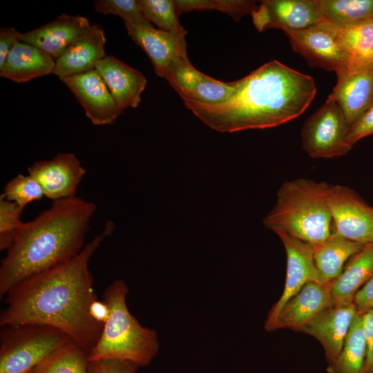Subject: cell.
<instances>
[{
  "mask_svg": "<svg viewBox=\"0 0 373 373\" xmlns=\"http://www.w3.org/2000/svg\"><path fill=\"white\" fill-rule=\"evenodd\" d=\"M115 229L107 221L103 231L86 244L72 260L30 277L4 296L6 307L0 325L39 324L64 333L88 354L97 343L103 325L90 314L97 300L90 260L104 238Z\"/></svg>",
  "mask_w": 373,
  "mask_h": 373,
  "instance_id": "obj_1",
  "label": "cell"
},
{
  "mask_svg": "<svg viewBox=\"0 0 373 373\" xmlns=\"http://www.w3.org/2000/svg\"><path fill=\"white\" fill-rule=\"evenodd\" d=\"M231 99L218 105L184 102L210 128L222 133L279 126L299 117L316 93L314 79L277 60L236 81Z\"/></svg>",
  "mask_w": 373,
  "mask_h": 373,
  "instance_id": "obj_2",
  "label": "cell"
},
{
  "mask_svg": "<svg viewBox=\"0 0 373 373\" xmlns=\"http://www.w3.org/2000/svg\"><path fill=\"white\" fill-rule=\"evenodd\" d=\"M97 207L74 197L52 201L21 224L0 267V298L21 282L74 258L84 247Z\"/></svg>",
  "mask_w": 373,
  "mask_h": 373,
  "instance_id": "obj_3",
  "label": "cell"
},
{
  "mask_svg": "<svg viewBox=\"0 0 373 373\" xmlns=\"http://www.w3.org/2000/svg\"><path fill=\"white\" fill-rule=\"evenodd\" d=\"M329 186L306 178L285 182L277 192L275 205L264 219L265 226L312 245L325 240L333 231L327 202Z\"/></svg>",
  "mask_w": 373,
  "mask_h": 373,
  "instance_id": "obj_4",
  "label": "cell"
},
{
  "mask_svg": "<svg viewBox=\"0 0 373 373\" xmlns=\"http://www.w3.org/2000/svg\"><path fill=\"white\" fill-rule=\"evenodd\" d=\"M128 289L122 280L105 289L103 301L109 309L100 336L88 354V361L120 359L137 365H148L157 355L159 342L155 330L144 327L129 312L126 305Z\"/></svg>",
  "mask_w": 373,
  "mask_h": 373,
  "instance_id": "obj_5",
  "label": "cell"
},
{
  "mask_svg": "<svg viewBox=\"0 0 373 373\" xmlns=\"http://www.w3.org/2000/svg\"><path fill=\"white\" fill-rule=\"evenodd\" d=\"M68 341L71 340L60 330L44 325L2 326L0 373H28Z\"/></svg>",
  "mask_w": 373,
  "mask_h": 373,
  "instance_id": "obj_6",
  "label": "cell"
},
{
  "mask_svg": "<svg viewBox=\"0 0 373 373\" xmlns=\"http://www.w3.org/2000/svg\"><path fill=\"white\" fill-rule=\"evenodd\" d=\"M350 125L339 105L332 98L305 122L302 147L313 158L343 156L352 148L348 141Z\"/></svg>",
  "mask_w": 373,
  "mask_h": 373,
  "instance_id": "obj_7",
  "label": "cell"
},
{
  "mask_svg": "<svg viewBox=\"0 0 373 373\" xmlns=\"http://www.w3.org/2000/svg\"><path fill=\"white\" fill-rule=\"evenodd\" d=\"M340 27L325 19L302 30L285 32L292 49L313 67L336 74L345 69L349 57L342 48Z\"/></svg>",
  "mask_w": 373,
  "mask_h": 373,
  "instance_id": "obj_8",
  "label": "cell"
},
{
  "mask_svg": "<svg viewBox=\"0 0 373 373\" xmlns=\"http://www.w3.org/2000/svg\"><path fill=\"white\" fill-rule=\"evenodd\" d=\"M327 202L332 232L364 245L373 242V207L350 187L338 184H329Z\"/></svg>",
  "mask_w": 373,
  "mask_h": 373,
  "instance_id": "obj_9",
  "label": "cell"
},
{
  "mask_svg": "<svg viewBox=\"0 0 373 373\" xmlns=\"http://www.w3.org/2000/svg\"><path fill=\"white\" fill-rule=\"evenodd\" d=\"M184 102L218 105L228 102L236 88V81L224 82L195 68L188 57L173 63L164 77Z\"/></svg>",
  "mask_w": 373,
  "mask_h": 373,
  "instance_id": "obj_10",
  "label": "cell"
},
{
  "mask_svg": "<svg viewBox=\"0 0 373 373\" xmlns=\"http://www.w3.org/2000/svg\"><path fill=\"white\" fill-rule=\"evenodd\" d=\"M287 255L285 288L279 300L269 311L265 323L266 331H272L275 321L285 303L309 282H321L314 259V245L283 231L276 232Z\"/></svg>",
  "mask_w": 373,
  "mask_h": 373,
  "instance_id": "obj_11",
  "label": "cell"
},
{
  "mask_svg": "<svg viewBox=\"0 0 373 373\" xmlns=\"http://www.w3.org/2000/svg\"><path fill=\"white\" fill-rule=\"evenodd\" d=\"M256 29H304L323 20L318 0H265L251 13Z\"/></svg>",
  "mask_w": 373,
  "mask_h": 373,
  "instance_id": "obj_12",
  "label": "cell"
},
{
  "mask_svg": "<svg viewBox=\"0 0 373 373\" xmlns=\"http://www.w3.org/2000/svg\"><path fill=\"white\" fill-rule=\"evenodd\" d=\"M59 79L73 93L94 125L110 124L122 113L95 68Z\"/></svg>",
  "mask_w": 373,
  "mask_h": 373,
  "instance_id": "obj_13",
  "label": "cell"
},
{
  "mask_svg": "<svg viewBox=\"0 0 373 373\" xmlns=\"http://www.w3.org/2000/svg\"><path fill=\"white\" fill-rule=\"evenodd\" d=\"M28 173L40 184L44 196L56 201L76 197L86 170L73 153H59L51 160L35 162Z\"/></svg>",
  "mask_w": 373,
  "mask_h": 373,
  "instance_id": "obj_14",
  "label": "cell"
},
{
  "mask_svg": "<svg viewBox=\"0 0 373 373\" xmlns=\"http://www.w3.org/2000/svg\"><path fill=\"white\" fill-rule=\"evenodd\" d=\"M130 37L147 54L156 74L164 78L169 67L186 58V31H165L124 22Z\"/></svg>",
  "mask_w": 373,
  "mask_h": 373,
  "instance_id": "obj_15",
  "label": "cell"
},
{
  "mask_svg": "<svg viewBox=\"0 0 373 373\" xmlns=\"http://www.w3.org/2000/svg\"><path fill=\"white\" fill-rule=\"evenodd\" d=\"M353 302L334 303L317 315L300 332L322 344L326 361L332 362L341 351L346 336L358 315Z\"/></svg>",
  "mask_w": 373,
  "mask_h": 373,
  "instance_id": "obj_16",
  "label": "cell"
},
{
  "mask_svg": "<svg viewBox=\"0 0 373 373\" xmlns=\"http://www.w3.org/2000/svg\"><path fill=\"white\" fill-rule=\"evenodd\" d=\"M334 303L329 283L309 282L282 307L272 331L289 328L300 332L317 315Z\"/></svg>",
  "mask_w": 373,
  "mask_h": 373,
  "instance_id": "obj_17",
  "label": "cell"
},
{
  "mask_svg": "<svg viewBox=\"0 0 373 373\" xmlns=\"http://www.w3.org/2000/svg\"><path fill=\"white\" fill-rule=\"evenodd\" d=\"M92 25L88 18L62 13L50 22L22 33L21 41L41 49L55 60Z\"/></svg>",
  "mask_w": 373,
  "mask_h": 373,
  "instance_id": "obj_18",
  "label": "cell"
},
{
  "mask_svg": "<svg viewBox=\"0 0 373 373\" xmlns=\"http://www.w3.org/2000/svg\"><path fill=\"white\" fill-rule=\"evenodd\" d=\"M105 43L102 28L97 24L92 25L55 60L53 75L60 78L95 69L97 62L106 57Z\"/></svg>",
  "mask_w": 373,
  "mask_h": 373,
  "instance_id": "obj_19",
  "label": "cell"
},
{
  "mask_svg": "<svg viewBox=\"0 0 373 373\" xmlns=\"http://www.w3.org/2000/svg\"><path fill=\"white\" fill-rule=\"evenodd\" d=\"M329 97L341 107L350 126L373 101V70L345 68Z\"/></svg>",
  "mask_w": 373,
  "mask_h": 373,
  "instance_id": "obj_20",
  "label": "cell"
},
{
  "mask_svg": "<svg viewBox=\"0 0 373 373\" xmlns=\"http://www.w3.org/2000/svg\"><path fill=\"white\" fill-rule=\"evenodd\" d=\"M95 69L102 76L123 111L128 108H137L147 80L139 70L131 68L113 55L99 60Z\"/></svg>",
  "mask_w": 373,
  "mask_h": 373,
  "instance_id": "obj_21",
  "label": "cell"
},
{
  "mask_svg": "<svg viewBox=\"0 0 373 373\" xmlns=\"http://www.w3.org/2000/svg\"><path fill=\"white\" fill-rule=\"evenodd\" d=\"M55 60L31 44L19 41L0 66V76L17 83L53 74Z\"/></svg>",
  "mask_w": 373,
  "mask_h": 373,
  "instance_id": "obj_22",
  "label": "cell"
},
{
  "mask_svg": "<svg viewBox=\"0 0 373 373\" xmlns=\"http://www.w3.org/2000/svg\"><path fill=\"white\" fill-rule=\"evenodd\" d=\"M373 276V243H367L347 262L341 274L329 283L334 303L353 302L361 287Z\"/></svg>",
  "mask_w": 373,
  "mask_h": 373,
  "instance_id": "obj_23",
  "label": "cell"
},
{
  "mask_svg": "<svg viewBox=\"0 0 373 373\" xmlns=\"http://www.w3.org/2000/svg\"><path fill=\"white\" fill-rule=\"evenodd\" d=\"M364 245L334 232L325 240L314 245V262L321 282L329 284L336 279L348 260Z\"/></svg>",
  "mask_w": 373,
  "mask_h": 373,
  "instance_id": "obj_24",
  "label": "cell"
},
{
  "mask_svg": "<svg viewBox=\"0 0 373 373\" xmlns=\"http://www.w3.org/2000/svg\"><path fill=\"white\" fill-rule=\"evenodd\" d=\"M366 341L363 315L354 318L343 348L327 367V373H365Z\"/></svg>",
  "mask_w": 373,
  "mask_h": 373,
  "instance_id": "obj_25",
  "label": "cell"
},
{
  "mask_svg": "<svg viewBox=\"0 0 373 373\" xmlns=\"http://www.w3.org/2000/svg\"><path fill=\"white\" fill-rule=\"evenodd\" d=\"M338 39L349 57L346 68L363 69L373 48V20L340 27Z\"/></svg>",
  "mask_w": 373,
  "mask_h": 373,
  "instance_id": "obj_26",
  "label": "cell"
},
{
  "mask_svg": "<svg viewBox=\"0 0 373 373\" xmlns=\"http://www.w3.org/2000/svg\"><path fill=\"white\" fill-rule=\"evenodd\" d=\"M88 354L68 341L49 354L28 373H88Z\"/></svg>",
  "mask_w": 373,
  "mask_h": 373,
  "instance_id": "obj_27",
  "label": "cell"
},
{
  "mask_svg": "<svg viewBox=\"0 0 373 373\" xmlns=\"http://www.w3.org/2000/svg\"><path fill=\"white\" fill-rule=\"evenodd\" d=\"M323 19L343 27L373 20V0H318Z\"/></svg>",
  "mask_w": 373,
  "mask_h": 373,
  "instance_id": "obj_28",
  "label": "cell"
},
{
  "mask_svg": "<svg viewBox=\"0 0 373 373\" xmlns=\"http://www.w3.org/2000/svg\"><path fill=\"white\" fill-rule=\"evenodd\" d=\"M139 7L144 17L159 29L165 31L182 30L179 13L175 1L173 0H137Z\"/></svg>",
  "mask_w": 373,
  "mask_h": 373,
  "instance_id": "obj_29",
  "label": "cell"
},
{
  "mask_svg": "<svg viewBox=\"0 0 373 373\" xmlns=\"http://www.w3.org/2000/svg\"><path fill=\"white\" fill-rule=\"evenodd\" d=\"M179 15L194 10H218L239 21L244 15L251 14L256 8L253 1L243 0H177Z\"/></svg>",
  "mask_w": 373,
  "mask_h": 373,
  "instance_id": "obj_30",
  "label": "cell"
},
{
  "mask_svg": "<svg viewBox=\"0 0 373 373\" xmlns=\"http://www.w3.org/2000/svg\"><path fill=\"white\" fill-rule=\"evenodd\" d=\"M1 195L24 209L28 204L44 197L40 184L29 174H19L12 178L6 184Z\"/></svg>",
  "mask_w": 373,
  "mask_h": 373,
  "instance_id": "obj_31",
  "label": "cell"
},
{
  "mask_svg": "<svg viewBox=\"0 0 373 373\" xmlns=\"http://www.w3.org/2000/svg\"><path fill=\"white\" fill-rule=\"evenodd\" d=\"M24 208L0 196V249L8 250L12 245L23 222Z\"/></svg>",
  "mask_w": 373,
  "mask_h": 373,
  "instance_id": "obj_32",
  "label": "cell"
},
{
  "mask_svg": "<svg viewBox=\"0 0 373 373\" xmlns=\"http://www.w3.org/2000/svg\"><path fill=\"white\" fill-rule=\"evenodd\" d=\"M95 10L104 15L121 17L126 23L153 27L135 0H97L95 3Z\"/></svg>",
  "mask_w": 373,
  "mask_h": 373,
  "instance_id": "obj_33",
  "label": "cell"
},
{
  "mask_svg": "<svg viewBox=\"0 0 373 373\" xmlns=\"http://www.w3.org/2000/svg\"><path fill=\"white\" fill-rule=\"evenodd\" d=\"M139 367L130 361L104 359L89 361L88 373H136Z\"/></svg>",
  "mask_w": 373,
  "mask_h": 373,
  "instance_id": "obj_34",
  "label": "cell"
},
{
  "mask_svg": "<svg viewBox=\"0 0 373 373\" xmlns=\"http://www.w3.org/2000/svg\"><path fill=\"white\" fill-rule=\"evenodd\" d=\"M373 134V101L361 116L350 126L347 141L353 145L361 139Z\"/></svg>",
  "mask_w": 373,
  "mask_h": 373,
  "instance_id": "obj_35",
  "label": "cell"
},
{
  "mask_svg": "<svg viewBox=\"0 0 373 373\" xmlns=\"http://www.w3.org/2000/svg\"><path fill=\"white\" fill-rule=\"evenodd\" d=\"M363 320L366 341L365 373H373V309L363 315Z\"/></svg>",
  "mask_w": 373,
  "mask_h": 373,
  "instance_id": "obj_36",
  "label": "cell"
},
{
  "mask_svg": "<svg viewBox=\"0 0 373 373\" xmlns=\"http://www.w3.org/2000/svg\"><path fill=\"white\" fill-rule=\"evenodd\" d=\"M22 33L14 28L1 27L0 28V66L4 63L6 57L13 46L21 41Z\"/></svg>",
  "mask_w": 373,
  "mask_h": 373,
  "instance_id": "obj_37",
  "label": "cell"
},
{
  "mask_svg": "<svg viewBox=\"0 0 373 373\" xmlns=\"http://www.w3.org/2000/svg\"><path fill=\"white\" fill-rule=\"evenodd\" d=\"M354 303L358 314L361 315L373 309V276L356 294Z\"/></svg>",
  "mask_w": 373,
  "mask_h": 373,
  "instance_id": "obj_38",
  "label": "cell"
},
{
  "mask_svg": "<svg viewBox=\"0 0 373 373\" xmlns=\"http://www.w3.org/2000/svg\"><path fill=\"white\" fill-rule=\"evenodd\" d=\"M90 314L93 318L104 325L108 318L109 309L107 305L102 300H96L90 307Z\"/></svg>",
  "mask_w": 373,
  "mask_h": 373,
  "instance_id": "obj_39",
  "label": "cell"
},
{
  "mask_svg": "<svg viewBox=\"0 0 373 373\" xmlns=\"http://www.w3.org/2000/svg\"><path fill=\"white\" fill-rule=\"evenodd\" d=\"M373 243V242H372Z\"/></svg>",
  "mask_w": 373,
  "mask_h": 373,
  "instance_id": "obj_40",
  "label": "cell"
}]
</instances>
